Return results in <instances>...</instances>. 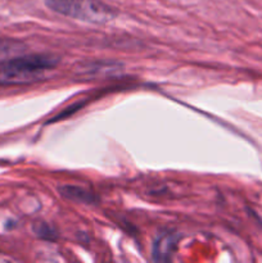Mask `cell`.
<instances>
[{
    "instance_id": "obj_1",
    "label": "cell",
    "mask_w": 262,
    "mask_h": 263,
    "mask_svg": "<svg viewBox=\"0 0 262 263\" xmlns=\"http://www.w3.org/2000/svg\"><path fill=\"white\" fill-rule=\"evenodd\" d=\"M58 59L49 55H27L0 59V86L33 81L53 69Z\"/></svg>"
},
{
    "instance_id": "obj_2",
    "label": "cell",
    "mask_w": 262,
    "mask_h": 263,
    "mask_svg": "<svg viewBox=\"0 0 262 263\" xmlns=\"http://www.w3.org/2000/svg\"><path fill=\"white\" fill-rule=\"evenodd\" d=\"M55 13L86 23H105L116 18L117 12L103 0H44Z\"/></svg>"
},
{
    "instance_id": "obj_3",
    "label": "cell",
    "mask_w": 262,
    "mask_h": 263,
    "mask_svg": "<svg viewBox=\"0 0 262 263\" xmlns=\"http://www.w3.org/2000/svg\"><path fill=\"white\" fill-rule=\"evenodd\" d=\"M59 193H61L63 197L68 198V199L72 200H77V202L81 203H91L92 202V197L89 192L86 190L81 189V187H76V186H62L59 189Z\"/></svg>"
},
{
    "instance_id": "obj_4",
    "label": "cell",
    "mask_w": 262,
    "mask_h": 263,
    "mask_svg": "<svg viewBox=\"0 0 262 263\" xmlns=\"http://www.w3.org/2000/svg\"><path fill=\"white\" fill-rule=\"evenodd\" d=\"M172 240L171 238H162L161 240H158L156 243V249H154V254H156V258L157 259H167L166 254L167 252H171V249H167V247H172Z\"/></svg>"
},
{
    "instance_id": "obj_5",
    "label": "cell",
    "mask_w": 262,
    "mask_h": 263,
    "mask_svg": "<svg viewBox=\"0 0 262 263\" xmlns=\"http://www.w3.org/2000/svg\"><path fill=\"white\" fill-rule=\"evenodd\" d=\"M20 49V43H17V41L0 39V59H4V57L10 55Z\"/></svg>"
}]
</instances>
